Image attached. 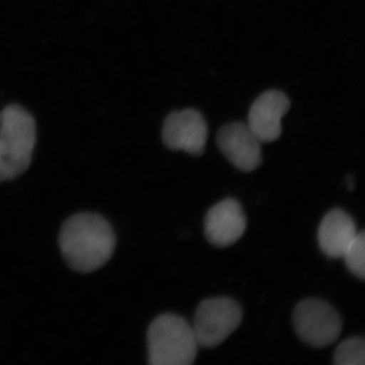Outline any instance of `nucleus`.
I'll return each mask as SVG.
<instances>
[{"instance_id": "1", "label": "nucleus", "mask_w": 365, "mask_h": 365, "mask_svg": "<svg viewBox=\"0 0 365 365\" xmlns=\"http://www.w3.org/2000/svg\"><path fill=\"white\" fill-rule=\"evenodd\" d=\"M59 247L67 265L78 273H91L108 263L114 254L116 237L103 216L78 213L62 225Z\"/></svg>"}, {"instance_id": "2", "label": "nucleus", "mask_w": 365, "mask_h": 365, "mask_svg": "<svg viewBox=\"0 0 365 365\" xmlns=\"http://www.w3.org/2000/svg\"><path fill=\"white\" fill-rule=\"evenodd\" d=\"M36 145L35 120L19 105L0 112V182L11 181L30 167Z\"/></svg>"}, {"instance_id": "3", "label": "nucleus", "mask_w": 365, "mask_h": 365, "mask_svg": "<svg viewBox=\"0 0 365 365\" xmlns=\"http://www.w3.org/2000/svg\"><path fill=\"white\" fill-rule=\"evenodd\" d=\"M148 346L151 365L192 364L199 347L192 326L175 314H160L151 322Z\"/></svg>"}, {"instance_id": "4", "label": "nucleus", "mask_w": 365, "mask_h": 365, "mask_svg": "<svg viewBox=\"0 0 365 365\" xmlns=\"http://www.w3.org/2000/svg\"><path fill=\"white\" fill-rule=\"evenodd\" d=\"M242 319L241 306L230 297L203 300L197 307L192 326L198 345L213 348L222 344L237 330Z\"/></svg>"}, {"instance_id": "5", "label": "nucleus", "mask_w": 365, "mask_h": 365, "mask_svg": "<svg viewBox=\"0 0 365 365\" xmlns=\"http://www.w3.org/2000/svg\"><path fill=\"white\" fill-rule=\"evenodd\" d=\"M292 319L300 339L313 347L333 344L342 332L340 314L325 300H302L295 307Z\"/></svg>"}, {"instance_id": "6", "label": "nucleus", "mask_w": 365, "mask_h": 365, "mask_svg": "<svg viewBox=\"0 0 365 365\" xmlns=\"http://www.w3.org/2000/svg\"><path fill=\"white\" fill-rule=\"evenodd\" d=\"M208 129L202 115L194 109L172 113L163 127V140L172 150H184L192 155L204 153Z\"/></svg>"}, {"instance_id": "7", "label": "nucleus", "mask_w": 365, "mask_h": 365, "mask_svg": "<svg viewBox=\"0 0 365 365\" xmlns=\"http://www.w3.org/2000/svg\"><path fill=\"white\" fill-rule=\"evenodd\" d=\"M216 143L225 157L242 172H252L261 165V141L248 124L225 125L218 131Z\"/></svg>"}, {"instance_id": "8", "label": "nucleus", "mask_w": 365, "mask_h": 365, "mask_svg": "<svg viewBox=\"0 0 365 365\" xmlns=\"http://www.w3.org/2000/svg\"><path fill=\"white\" fill-rule=\"evenodd\" d=\"M289 108V100L282 91H265L252 105L247 124L261 143H272L282 133L281 120Z\"/></svg>"}, {"instance_id": "9", "label": "nucleus", "mask_w": 365, "mask_h": 365, "mask_svg": "<svg viewBox=\"0 0 365 365\" xmlns=\"http://www.w3.org/2000/svg\"><path fill=\"white\" fill-rule=\"evenodd\" d=\"M206 239L213 246L225 247L235 244L246 232L247 220L240 202L225 199L213 206L205 216Z\"/></svg>"}, {"instance_id": "10", "label": "nucleus", "mask_w": 365, "mask_h": 365, "mask_svg": "<svg viewBox=\"0 0 365 365\" xmlns=\"http://www.w3.org/2000/svg\"><path fill=\"white\" fill-rule=\"evenodd\" d=\"M356 235V225L351 216L341 209H333L319 225V248L329 258H342Z\"/></svg>"}, {"instance_id": "11", "label": "nucleus", "mask_w": 365, "mask_h": 365, "mask_svg": "<svg viewBox=\"0 0 365 365\" xmlns=\"http://www.w3.org/2000/svg\"><path fill=\"white\" fill-rule=\"evenodd\" d=\"M365 342L364 338L352 337L343 341L334 354L337 365H364Z\"/></svg>"}, {"instance_id": "12", "label": "nucleus", "mask_w": 365, "mask_h": 365, "mask_svg": "<svg viewBox=\"0 0 365 365\" xmlns=\"http://www.w3.org/2000/svg\"><path fill=\"white\" fill-rule=\"evenodd\" d=\"M346 266L350 272L356 277L364 280L365 278V235L364 232H357L351 244L343 255Z\"/></svg>"}, {"instance_id": "13", "label": "nucleus", "mask_w": 365, "mask_h": 365, "mask_svg": "<svg viewBox=\"0 0 365 365\" xmlns=\"http://www.w3.org/2000/svg\"><path fill=\"white\" fill-rule=\"evenodd\" d=\"M346 185H347L348 189H354V180H353V178L351 176L347 177V179H346Z\"/></svg>"}]
</instances>
